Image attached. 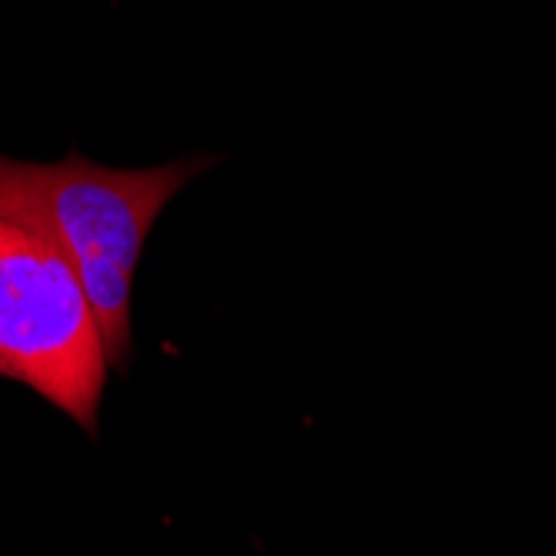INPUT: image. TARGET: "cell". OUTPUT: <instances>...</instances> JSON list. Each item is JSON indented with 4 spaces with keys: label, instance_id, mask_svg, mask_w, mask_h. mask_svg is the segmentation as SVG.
<instances>
[{
    "label": "cell",
    "instance_id": "6da1fadb",
    "mask_svg": "<svg viewBox=\"0 0 556 556\" xmlns=\"http://www.w3.org/2000/svg\"><path fill=\"white\" fill-rule=\"evenodd\" d=\"M224 157L211 150L157 167H104L80 150L54 164L0 154V220L27 227L54 243L77 270L108 364L117 374L134 361V280L147 237L170 200Z\"/></svg>",
    "mask_w": 556,
    "mask_h": 556
},
{
    "label": "cell",
    "instance_id": "7a4b0ae2",
    "mask_svg": "<svg viewBox=\"0 0 556 556\" xmlns=\"http://www.w3.org/2000/svg\"><path fill=\"white\" fill-rule=\"evenodd\" d=\"M0 377L100 433L111 364L90 296L61 250L0 220Z\"/></svg>",
    "mask_w": 556,
    "mask_h": 556
}]
</instances>
